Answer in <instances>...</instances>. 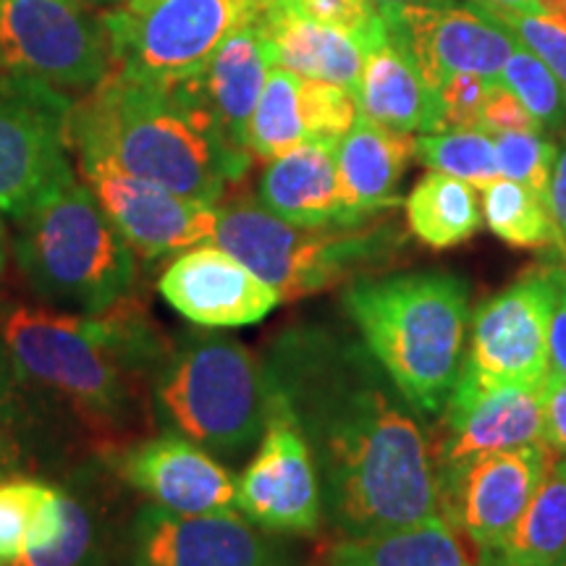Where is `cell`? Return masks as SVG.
I'll return each mask as SVG.
<instances>
[{"label":"cell","instance_id":"44","mask_svg":"<svg viewBox=\"0 0 566 566\" xmlns=\"http://www.w3.org/2000/svg\"><path fill=\"white\" fill-rule=\"evenodd\" d=\"M488 3H495V6H504V9H512V11H527V13H541V11H537V3H535V0H488Z\"/></svg>","mask_w":566,"mask_h":566},{"label":"cell","instance_id":"38","mask_svg":"<svg viewBox=\"0 0 566 566\" xmlns=\"http://www.w3.org/2000/svg\"><path fill=\"white\" fill-rule=\"evenodd\" d=\"M480 132L512 134V132H543L537 118L525 108V103L514 95L506 84L493 82L488 84L483 116H480ZM546 134V132H543Z\"/></svg>","mask_w":566,"mask_h":566},{"label":"cell","instance_id":"18","mask_svg":"<svg viewBox=\"0 0 566 566\" xmlns=\"http://www.w3.org/2000/svg\"><path fill=\"white\" fill-rule=\"evenodd\" d=\"M116 470L150 504L174 514H216L237 506V478L208 449L174 430L132 443L116 457Z\"/></svg>","mask_w":566,"mask_h":566},{"label":"cell","instance_id":"28","mask_svg":"<svg viewBox=\"0 0 566 566\" xmlns=\"http://www.w3.org/2000/svg\"><path fill=\"white\" fill-rule=\"evenodd\" d=\"M566 548V454H554L512 541L491 566H554Z\"/></svg>","mask_w":566,"mask_h":566},{"label":"cell","instance_id":"14","mask_svg":"<svg viewBox=\"0 0 566 566\" xmlns=\"http://www.w3.org/2000/svg\"><path fill=\"white\" fill-rule=\"evenodd\" d=\"M386 34L399 48L430 87L438 90L454 71L501 82L509 55L520 45L491 17L467 6H394L380 9Z\"/></svg>","mask_w":566,"mask_h":566},{"label":"cell","instance_id":"19","mask_svg":"<svg viewBox=\"0 0 566 566\" xmlns=\"http://www.w3.org/2000/svg\"><path fill=\"white\" fill-rule=\"evenodd\" d=\"M438 417L441 433L430 438L436 470L493 451L543 443V386L451 391Z\"/></svg>","mask_w":566,"mask_h":566},{"label":"cell","instance_id":"45","mask_svg":"<svg viewBox=\"0 0 566 566\" xmlns=\"http://www.w3.org/2000/svg\"><path fill=\"white\" fill-rule=\"evenodd\" d=\"M9 446H6V438H3V428H0V475H6V470H9Z\"/></svg>","mask_w":566,"mask_h":566},{"label":"cell","instance_id":"15","mask_svg":"<svg viewBox=\"0 0 566 566\" xmlns=\"http://www.w3.org/2000/svg\"><path fill=\"white\" fill-rule=\"evenodd\" d=\"M132 566H289L279 543L237 509L174 514L145 504L129 527Z\"/></svg>","mask_w":566,"mask_h":566},{"label":"cell","instance_id":"37","mask_svg":"<svg viewBox=\"0 0 566 566\" xmlns=\"http://www.w3.org/2000/svg\"><path fill=\"white\" fill-rule=\"evenodd\" d=\"M488 80L467 71H454L441 82L438 97H441L443 132L451 129H480L483 103L488 92Z\"/></svg>","mask_w":566,"mask_h":566},{"label":"cell","instance_id":"46","mask_svg":"<svg viewBox=\"0 0 566 566\" xmlns=\"http://www.w3.org/2000/svg\"><path fill=\"white\" fill-rule=\"evenodd\" d=\"M6 268V231H3V221H0V271Z\"/></svg>","mask_w":566,"mask_h":566},{"label":"cell","instance_id":"24","mask_svg":"<svg viewBox=\"0 0 566 566\" xmlns=\"http://www.w3.org/2000/svg\"><path fill=\"white\" fill-rule=\"evenodd\" d=\"M359 113L396 132H443L441 97L412 61L386 42L367 55L357 87Z\"/></svg>","mask_w":566,"mask_h":566},{"label":"cell","instance_id":"2","mask_svg":"<svg viewBox=\"0 0 566 566\" xmlns=\"http://www.w3.org/2000/svg\"><path fill=\"white\" fill-rule=\"evenodd\" d=\"M168 344L132 296L97 315L0 304V365L13 384L103 438H126L147 422Z\"/></svg>","mask_w":566,"mask_h":566},{"label":"cell","instance_id":"47","mask_svg":"<svg viewBox=\"0 0 566 566\" xmlns=\"http://www.w3.org/2000/svg\"><path fill=\"white\" fill-rule=\"evenodd\" d=\"M147 3H153V0H126L124 9H129V11H142V9H145Z\"/></svg>","mask_w":566,"mask_h":566},{"label":"cell","instance_id":"9","mask_svg":"<svg viewBox=\"0 0 566 566\" xmlns=\"http://www.w3.org/2000/svg\"><path fill=\"white\" fill-rule=\"evenodd\" d=\"M0 69L90 92L113 69L105 21L82 0H0Z\"/></svg>","mask_w":566,"mask_h":566},{"label":"cell","instance_id":"32","mask_svg":"<svg viewBox=\"0 0 566 566\" xmlns=\"http://www.w3.org/2000/svg\"><path fill=\"white\" fill-rule=\"evenodd\" d=\"M470 3L485 17H491L495 24L504 27L522 48H527L530 53L546 63L566 92V21L546 17V13L512 11L504 6L488 3V0H470Z\"/></svg>","mask_w":566,"mask_h":566},{"label":"cell","instance_id":"1","mask_svg":"<svg viewBox=\"0 0 566 566\" xmlns=\"http://www.w3.org/2000/svg\"><path fill=\"white\" fill-rule=\"evenodd\" d=\"M268 417L300 430L336 537L391 533L441 516L430 436L365 342L296 323L263 359Z\"/></svg>","mask_w":566,"mask_h":566},{"label":"cell","instance_id":"25","mask_svg":"<svg viewBox=\"0 0 566 566\" xmlns=\"http://www.w3.org/2000/svg\"><path fill=\"white\" fill-rule=\"evenodd\" d=\"M325 129V90L294 71L273 66L247 129L254 158L275 160L302 142L321 139Z\"/></svg>","mask_w":566,"mask_h":566},{"label":"cell","instance_id":"26","mask_svg":"<svg viewBox=\"0 0 566 566\" xmlns=\"http://www.w3.org/2000/svg\"><path fill=\"white\" fill-rule=\"evenodd\" d=\"M325 566H480L462 537L443 520L420 522L391 533L367 537H336Z\"/></svg>","mask_w":566,"mask_h":566},{"label":"cell","instance_id":"29","mask_svg":"<svg viewBox=\"0 0 566 566\" xmlns=\"http://www.w3.org/2000/svg\"><path fill=\"white\" fill-rule=\"evenodd\" d=\"M483 218L501 242L520 250L562 247V237L551 216L548 200L512 179H495L483 189ZM566 254V252H564Z\"/></svg>","mask_w":566,"mask_h":566},{"label":"cell","instance_id":"41","mask_svg":"<svg viewBox=\"0 0 566 566\" xmlns=\"http://www.w3.org/2000/svg\"><path fill=\"white\" fill-rule=\"evenodd\" d=\"M548 208H551V216H554V223L566 252V142L562 150H558V158H556L554 179H551V192H548Z\"/></svg>","mask_w":566,"mask_h":566},{"label":"cell","instance_id":"5","mask_svg":"<svg viewBox=\"0 0 566 566\" xmlns=\"http://www.w3.org/2000/svg\"><path fill=\"white\" fill-rule=\"evenodd\" d=\"M13 252L32 294L63 313H105L137 281V254L74 171L19 218Z\"/></svg>","mask_w":566,"mask_h":566},{"label":"cell","instance_id":"33","mask_svg":"<svg viewBox=\"0 0 566 566\" xmlns=\"http://www.w3.org/2000/svg\"><path fill=\"white\" fill-rule=\"evenodd\" d=\"M61 530L42 551L21 554L13 566H87L97 543V522L87 501L61 488Z\"/></svg>","mask_w":566,"mask_h":566},{"label":"cell","instance_id":"6","mask_svg":"<svg viewBox=\"0 0 566 566\" xmlns=\"http://www.w3.org/2000/svg\"><path fill=\"white\" fill-rule=\"evenodd\" d=\"M373 221V218H370ZM296 226L281 221L260 202L218 208L212 244L271 283L281 302L304 300L346 279L373 275L391 265L407 237L396 223Z\"/></svg>","mask_w":566,"mask_h":566},{"label":"cell","instance_id":"13","mask_svg":"<svg viewBox=\"0 0 566 566\" xmlns=\"http://www.w3.org/2000/svg\"><path fill=\"white\" fill-rule=\"evenodd\" d=\"M80 171L113 229L145 260L181 254L212 244L218 208L210 202L176 195L97 158H82Z\"/></svg>","mask_w":566,"mask_h":566},{"label":"cell","instance_id":"12","mask_svg":"<svg viewBox=\"0 0 566 566\" xmlns=\"http://www.w3.org/2000/svg\"><path fill=\"white\" fill-rule=\"evenodd\" d=\"M551 281L546 265L480 304L454 391L543 386L548 375Z\"/></svg>","mask_w":566,"mask_h":566},{"label":"cell","instance_id":"4","mask_svg":"<svg viewBox=\"0 0 566 566\" xmlns=\"http://www.w3.org/2000/svg\"><path fill=\"white\" fill-rule=\"evenodd\" d=\"M342 304L417 415L438 417L464 365L470 286L446 271L359 275Z\"/></svg>","mask_w":566,"mask_h":566},{"label":"cell","instance_id":"48","mask_svg":"<svg viewBox=\"0 0 566 566\" xmlns=\"http://www.w3.org/2000/svg\"><path fill=\"white\" fill-rule=\"evenodd\" d=\"M82 3H87V6H116V3H124V0H82Z\"/></svg>","mask_w":566,"mask_h":566},{"label":"cell","instance_id":"21","mask_svg":"<svg viewBox=\"0 0 566 566\" xmlns=\"http://www.w3.org/2000/svg\"><path fill=\"white\" fill-rule=\"evenodd\" d=\"M336 145V139H310L268 163L258 189L260 205L296 226L363 223L344 202Z\"/></svg>","mask_w":566,"mask_h":566},{"label":"cell","instance_id":"36","mask_svg":"<svg viewBox=\"0 0 566 566\" xmlns=\"http://www.w3.org/2000/svg\"><path fill=\"white\" fill-rule=\"evenodd\" d=\"M283 3L292 6L302 17L357 34L373 51L388 42L384 17L370 0H283Z\"/></svg>","mask_w":566,"mask_h":566},{"label":"cell","instance_id":"30","mask_svg":"<svg viewBox=\"0 0 566 566\" xmlns=\"http://www.w3.org/2000/svg\"><path fill=\"white\" fill-rule=\"evenodd\" d=\"M415 150L428 168L462 179L475 189H485L488 184L501 179L495 142L488 132L451 129L422 134L415 139Z\"/></svg>","mask_w":566,"mask_h":566},{"label":"cell","instance_id":"11","mask_svg":"<svg viewBox=\"0 0 566 566\" xmlns=\"http://www.w3.org/2000/svg\"><path fill=\"white\" fill-rule=\"evenodd\" d=\"M66 92L0 69V212L19 221L71 174Z\"/></svg>","mask_w":566,"mask_h":566},{"label":"cell","instance_id":"17","mask_svg":"<svg viewBox=\"0 0 566 566\" xmlns=\"http://www.w3.org/2000/svg\"><path fill=\"white\" fill-rule=\"evenodd\" d=\"M158 292L168 307L202 328L254 325L281 304L271 283L218 244L176 254L160 275Z\"/></svg>","mask_w":566,"mask_h":566},{"label":"cell","instance_id":"49","mask_svg":"<svg viewBox=\"0 0 566 566\" xmlns=\"http://www.w3.org/2000/svg\"><path fill=\"white\" fill-rule=\"evenodd\" d=\"M554 566H566V548L562 551V556L556 558V564H554Z\"/></svg>","mask_w":566,"mask_h":566},{"label":"cell","instance_id":"27","mask_svg":"<svg viewBox=\"0 0 566 566\" xmlns=\"http://www.w3.org/2000/svg\"><path fill=\"white\" fill-rule=\"evenodd\" d=\"M407 223L433 250L470 242L483 226L475 187L449 174H428L407 197Z\"/></svg>","mask_w":566,"mask_h":566},{"label":"cell","instance_id":"20","mask_svg":"<svg viewBox=\"0 0 566 566\" xmlns=\"http://www.w3.org/2000/svg\"><path fill=\"white\" fill-rule=\"evenodd\" d=\"M275 66L313 82L338 84L357 95L373 48L357 34L302 17L283 0H254Z\"/></svg>","mask_w":566,"mask_h":566},{"label":"cell","instance_id":"8","mask_svg":"<svg viewBox=\"0 0 566 566\" xmlns=\"http://www.w3.org/2000/svg\"><path fill=\"white\" fill-rule=\"evenodd\" d=\"M252 13V0H153L103 13L113 66L158 84L202 80L221 42Z\"/></svg>","mask_w":566,"mask_h":566},{"label":"cell","instance_id":"31","mask_svg":"<svg viewBox=\"0 0 566 566\" xmlns=\"http://www.w3.org/2000/svg\"><path fill=\"white\" fill-rule=\"evenodd\" d=\"M501 84H506L525 103V108L537 118L543 132H566V92L558 84L554 71L527 48H514L504 71H501Z\"/></svg>","mask_w":566,"mask_h":566},{"label":"cell","instance_id":"39","mask_svg":"<svg viewBox=\"0 0 566 566\" xmlns=\"http://www.w3.org/2000/svg\"><path fill=\"white\" fill-rule=\"evenodd\" d=\"M551 281V323H548V370L566 378V268L546 265Z\"/></svg>","mask_w":566,"mask_h":566},{"label":"cell","instance_id":"3","mask_svg":"<svg viewBox=\"0 0 566 566\" xmlns=\"http://www.w3.org/2000/svg\"><path fill=\"white\" fill-rule=\"evenodd\" d=\"M69 153L210 205L252 166V153L226 137L200 80L158 84L116 66L71 105Z\"/></svg>","mask_w":566,"mask_h":566},{"label":"cell","instance_id":"22","mask_svg":"<svg viewBox=\"0 0 566 566\" xmlns=\"http://www.w3.org/2000/svg\"><path fill=\"white\" fill-rule=\"evenodd\" d=\"M412 134L388 129L359 113L352 129L338 139L336 163L346 208L359 221L399 205L396 197L409 163L417 158Z\"/></svg>","mask_w":566,"mask_h":566},{"label":"cell","instance_id":"42","mask_svg":"<svg viewBox=\"0 0 566 566\" xmlns=\"http://www.w3.org/2000/svg\"><path fill=\"white\" fill-rule=\"evenodd\" d=\"M375 9H394V6H443L454 3V0H370Z\"/></svg>","mask_w":566,"mask_h":566},{"label":"cell","instance_id":"10","mask_svg":"<svg viewBox=\"0 0 566 566\" xmlns=\"http://www.w3.org/2000/svg\"><path fill=\"white\" fill-rule=\"evenodd\" d=\"M554 454L535 443L436 470L441 516L470 543L480 566H491L512 541Z\"/></svg>","mask_w":566,"mask_h":566},{"label":"cell","instance_id":"7","mask_svg":"<svg viewBox=\"0 0 566 566\" xmlns=\"http://www.w3.org/2000/svg\"><path fill=\"white\" fill-rule=\"evenodd\" d=\"M153 401L168 430L212 457H242L268 424L263 363L239 338L221 334H187L168 344Z\"/></svg>","mask_w":566,"mask_h":566},{"label":"cell","instance_id":"16","mask_svg":"<svg viewBox=\"0 0 566 566\" xmlns=\"http://www.w3.org/2000/svg\"><path fill=\"white\" fill-rule=\"evenodd\" d=\"M237 512L265 533H321V478L307 441L292 422L268 417L258 451L237 480Z\"/></svg>","mask_w":566,"mask_h":566},{"label":"cell","instance_id":"43","mask_svg":"<svg viewBox=\"0 0 566 566\" xmlns=\"http://www.w3.org/2000/svg\"><path fill=\"white\" fill-rule=\"evenodd\" d=\"M537 11L546 13V17L566 21V0H535Z\"/></svg>","mask_w":566,"mask_h":566},{"label":"cell","instance_id":"23","mask_svg":"<svg viewBox=\"0 0 566 566\" xmlns=\"http://www.w3.org/2000/svg\"><path fill=\"white\" fill-rule=\"evenodd\" d=\"M275 66L271 42L265 38L258 13H252L221 42L202 74V92L233 145L247 147V129L258 108L268 74Z\"/></svg>","mask_w":566,"mask_h":566},{"label":"cell","instance_id":"40","mask_svg":"<svg viewBox=\"0 0 566 566\" xmlns=\"http://www.w3.org/2000/svg\"><path fill=\"white\" fill-rule=\"evenodd\" d=\"M543 446L566 454V378L554 370L543 384Z\"/></svg>","mask_w":566,"mask_h":566},{"label":"cell","instance_id":"35","mask_svg":"<svg viewBox=\"0 0 566 566\" xmlns=\"http://www.w3.org/2000/svg\"><path fill=\"white\" fill-rule=\"evenodd\" d=\"M48 491L51 485L34 478H0V566L17 564Z\"/></svg>","mask_w":566,"mask_h":566},{"label":"cell","instance_id":"34","mask_svg":"<svg viewBox=\"0 0 566 566\" xmlns=\"http://www.w3.org/2000/svg\"><path fill=\"white\" fill-rule=\"evenodd\" d=\"M495 160L504 179L525 184L543 200H548L551 179L558 158V147L543 132L495 134Z\"/></svg>","mask_w":566,"mask_h":566}]
</instances>
